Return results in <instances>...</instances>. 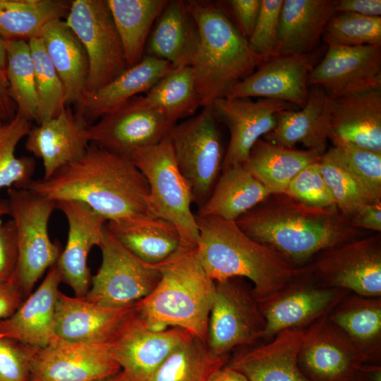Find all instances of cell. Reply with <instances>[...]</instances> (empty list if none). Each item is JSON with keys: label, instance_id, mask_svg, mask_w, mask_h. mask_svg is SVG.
Wrapping results in <instances>:
<instances>
[{"label": "cell", "instance_id": "obj_49", "mask_svg": "<svg viewBox=\"0 0 381 381\" xmlns=\"http://www.w3.org/2000/svg\"><path fill=\"white\" fill-rule=\"evenodd\" d=\"M224 7L229 8L228 12L232 16L231 22L241 35L248 41L250 37L259 15L261 0H230L217 1Z\"/></svg>", "mask_w": 381, "mask_h": 381}, {"label": "cell", "instance_id": "obj_21", "mask_svg": "<svg viewBox=\"0 0 381 381\" xmlns=\"http://www.w3.org/2000/svg\"><path fill=\"white\" fill-rule=\"evenodd\" d=\"M56 208L66 216L68 224L67 242L56 263L61 282L84 298L91 284L87 257L95 246H100L107 220L86 204L74 200L56 202Z\"/></svg>", "mask_w": 381, "mask_h": 381}, {"label": "cell", "instance_id": "obj_55", "mask_svg": "<svg viewBox=\"0 0 381 381\" xmlns=\"http://www.w3.org/2000/svg\"><path fill=\"white\" fill-rule=\"evenodd\" d=\"M207 381H248V380L238 371L225 365L213 372Z\"/></svg>", "mask_w": 381, "mask_h": 381}, {"label": "cell", "instance_id": "obj_52", "mask_svg": "<svg viewBox=\"0 0 381 381\" xmlns=\"http://www.w3.org/2000/svg\"><path fill=\"white\" fill-rule=\"evenodd\" d=\"M25 298L20 289L13 282H0V319L12 315Z\"/></svg>", "mask_w": 381, "mask_h": 381}, {"label": "cell", "instance_id": "obj_34", "mask_svg": "<svg viewBox=\"0 0 381 381\" xmlns=\"http://www.w3.org/2000/svg\"><path fill=\"white\" fill-rule=\"evenodd\" d=\"M320 158L315 150L286 147L260 138L242 165L271 194H286L294 177Z\"/></svg>", "mask_w": 381, "mask_h": 381}, {"label": "cell", "instance_id": "obj_18", "mask_svg": "<svg viewBox=\"0 0 381 381\" xmlns=\"http://www.w3.org/2000/svg\"><path fill=\"white\" fill-rule=\"evenodd\" d=\"M315 54L277 55L265 60L250 75L232 87L224 97H262L303 108L309 93L308 80Z\"/></svg>", "mask_w": 381, "mask_h": 381}, {"label": "cell", "instance_id": "obj_22", "mask_svg": "<svg viewBox=\"0 0 381 381\" xmlns=\"http://www.w3.org/2000/svg\"><path fill=\"white\" fill-rule=\"evenodd\" d=\"M328 139L381 152V86L330 98Z\"/></svg>", "mask_w": 381, "mask_h": 381}, {"label": "cell", "instance_id": "obj_23", "mask_svg": "<svg viewBox=\"0 0 381 381\" xmlns=\"http://www.w3.org/2000/svg\"><path fill=\"white\" fill-rule=\"evenodd\" d=\"M317 321L307 327L283 330L267 344L236 356L227 365L248 381H311L301 372L298 356Z\"/></svg>", "mask_w": 381, "mask_h": 381}, {"label": "cell", "instance_id": "obj_24", "mask_svg": "<svg viewBox=\"0 0 381 381\" xmlns=\"http://www.w3.org/2000/svg\"><path fill=\"white\" fill-rule=\"evenodd\" d=\"M60 273L54 265L38 288L24 300L10 317L0 319V338L14 339L24 344L43 348L54 341L55 311Z\"/></svg>", "mask_w": 381, "mask_h": 381}, {"label": "cell", "instance_id": "obj_53", "mask_svg": "<svg viewBox=\"0 0 381 381\" xmlns=\"http://www.w3.org/2000/svg\"><path fill=\"white\" fill-rule=\"evenodd\" d=\"M335 13H353L366 16H381L380 0H336L333 1Z\"/></svg>", "mask_w": 381, "mask_h": 381}, {"label": "cell", "instance_id": "obj_13", "mask_svg": "<svg viewBox=\"0 0 381 381\" xmlns=\"http://www.w3.org/2000/svg\"><path fill=\"white\" fill-rule=\"evenodd\" d=\"M193 337L179 327L153 330L134 308L108 344L131 381H150L169 355Z\"/></svg>", "mask_w": 381, "mask_h": 381}, {"label": "cell", "instance_id": "obj_19", "mask_svg": "<svg viewBox=\"0 0 381 381\" xmlns=\"http://www.w3.org/2000/svg\"><path fill=\"white\" fill-rule=\"evenodd\" d=\"M212 107L217 119L227 126L230 133L222 169L242 164L254 144L274 128L277 114L296 107L277 99L226 97L215 99Z\"/></svg>", "mask_w": 381, "mask_h": 381}, {"label": "cell", "instance_id": "obj_37", "mask_svg": "<svg viewBox=\"0 0 381 381\" xmlns=\"http://www.w3.org/2000/svg\"><path fill=\"white\" fill-rule=\"evenodd\" d=\"M71 1L0 0V37L6 42L38 37L49 23L65 20Z\"/></svg>", "mask_w": 381, "mask_h": 381}, {"label": "cell", "instance_id": "obj_57", "mask_svg": "<svg viewBox=\"0 0 381 381\" xmlns=\"http://www.w3.org/2000/svg\"><path fill=\"white\" fill-rule=\"evenodd\" d=\"M6 67V42L0 37V69L5 71Z\"/></svg>", "mask_w": 381, "mask_h": 381}, {"label": "cell", "instance_id": "obj_41", "mask_svg": "<svg viewBox=\"0 0 381 381\" xmlns=\"http://www.w3.org/2000/svg\"><path fill=\"white\" fill-rule=\"evenodd\" d=\"M31 123L16 114L10 120L0 119V190L26 189L32 181L35 159L16 155V147L31 129Z\"/></svg>", "mask_w": 381, "mask_h": 381}, {"label": "cell", "instance_id": "obj_10", "mask_svg": "<svg viewBox=\"0 0 381 381\" xmlns=\"http://www.w3.org/2000/svg\"><path fill=\"white\" fill-rule=\"evenodd\" d=\"M99 248L102 264L91 279L85 300L109 308L127 307L146 297L156 287L161 278L158 265L137 258L106 226Z\"/></svg>", "mask_w": 381, "mask_h": 381}, {"label": "cell", "instance_id": "obj_11", "mask_svg": "<svg viewBox=\"0 0 381 381\" xmlns=\"http://www.w3.org/2000/svg\"><path fill=\"white\" fill-rule=\"evenodd\" d=\"M241 279L215 282L206 344L216 356L263 337L265 320L260 303Z\"/></svg>", "mask_w": 381, "mask_h": 381}, {"label": "cell", "instance_id": "obj_3", "mask_svg": "<svg viewBox=\"0 0 381 381\" xmlns=\"http://www.w3.org/2000/svg\"><path fill=\"white\" fill-rule=\"evenodd\" d=\"M198 258L214 282L246 278L262 303L307 274L309 266L297 267L272 249L246 234L235 221L198 217Z\"/></svg>", "mask_w": 381, "mask_h": 381}, {"label": "cell", "instance_id": "obj_27", "mask_svg": "<svg viewBox=\"0 0 381 381\" xmlns=\"http://www.w3.org/2000/svg\"><path fill=\"white\" fill-rule=\"evenodd\" d=\"M174 67L168 61L145 55L137 64L128 68L96 91L84 94L75 104V114L87 126L121 107L140 93L148 92Z\"/></svg>", "mask_w": 381, "mask_h": 381}, {"label": "cell", "instance_id": "obj_6", "mask_svg": "<svg viewBox=\"0 0 381 381\" xmlns=\"http://www.w3.org/2000/svg\"><path fill=\"white\" fill-rule=\"evenodd\" d=\"M130 159L148 183L152 214L176 228L183 248H195L198 228L191 210L192 195L178 167L170 133L157 144L136 152Z\"/></svg>", "mask_w": 381, "mask_h": 381}, {"label": "cell", "instance_id": "obj_5", "mask_svg": "<svg viewBox=\"0 0 381 381\" xmlns=\"http://www.w3.org/2000/svg\"><path fill=\"white\" fill-rule=\"evenodd\" d=\"M199 32L190 64L201 107L224 97L265 60L250 48L217 3L186 1Z\"/></svg>", "mask_w": 381, "mask_h": 381}, {"label": "cell", "instance_id": "obj_9", "mask_svg": "<svg viewBox=\"0 0 381 381\" xmlns=\"http://www.w3.org/2000/svg\"><path fill=\"white\" fill-rule=\"evenodd\" d=\"M83 45L89 62L85 93L107 85L128 68L107 0H73L64 20Z\"/></svg>", "mask_w": 381, "mask_h": 381}, {"label": "cell", "instance_id": "obj_44", "mask_svg": "<svg viewBox=\"0 0 381 381\" xmlns=\"http://www.w3.org/2000/svg\"><path fill=\"white\" fill-rule=\"evenodd\" d=\"M325 42L345 46H381V16L334 13L328 21Z\"/></svg>", "mask_w": 381, "mask_h": 381}, {"label": "cell", "instance_id": "obj_45", "mask_svg": "<svg viewBox=\"0 0 381 381\" xmlns=\"http://www.w3.org/2000/svg\"><path fill=\"white\" fill-rule=\"evenodd\" d=\"M336 157L375 202H381V152L345 145L332 147Z\"/></svg>", "mask_w": 381, "mask_h": 381}, {"label": "cell", "instance_id": "obj_28", "mask_svg": "<svg viewBox=\"0 0 381 381\" xmlns=\"http://www.w3.org/2000/svg\"><path fill=\"white\" fill-rule=\"evenodd\" d=\"M329 103L330 97L322 88L310 86L304 107L278 112L274 128L262 138L290 148L302 143L322 155L328 139Z\"/></svg>", "mask_w": 381, "mask_h": 381}, {"label": "cell", "instance_id": "obj_60", "mask_svg": "<svg viewBox=\"0 0 381 381\" xmlns=\"http://www.w3.org/2000/svg\"><path fill=\"white\" fill-rule=\"evenodd\" d=\"M0 119H1V120H2V119H1V114H0Z\"/></svg>", "mask_w": 381, "mask_h": 381}, {"label": "cell", "instance_id": "obj_51", "mask_svg": "<svg viewBox=\"0 0 381 381\" xmlns=\"http://www.w3.org/2000/svg\"><path fill=\"white\" fill-rule=\"evenodd\" d=\"M350 224L358 229L381 231V202L362 205L349 219Z\"/></svg>", "mask_w": 381, "mask_h": 381}, {"label": "cell", "instance_id": "obj_56", "mask_svg": "<svg viewBox=\"0 0 381 381\" xmlns=\"http://www.w3.org/2000/svg\"><path fill=\"white\" fill-rule=\"evenodd\" d=\"M355 381H381V367L378 363H364L358 369Z\"/></svg>", "mask_w": 381, "mask_h": 381}, {"label": "cell", "instance_id": "obj_48", "mask_svg": "<svg viewBox=\"0 0 381 381\" xmlns=\"http://www.w3.org/2000/svg\"><path fill=\"white\" fill-rule=\"evenodd\" d=\"M37 349L0 338V381H29L31 361Z\"/></svg>", "mask_w": 381, "mask_h": 381}, {"label": "cell", "instance_id": "obj_54", "mask_svg": "<svg viewBox=\"0 0 381 381\" xmlns=\"http://www.w3.org/2000/svg\"><path fill=\"white\" fill-rule=\"evenodd\" d=\"M16 113V107L9 96L6 72L0 69V114L2 120L13 119Z\"/></svg>", "mask_w": 381, "mask_h": 381}, {"label": "cell", "instance_id": "obj_40", "mask_svg": "<svg viewBox=\"0 0 381 381\" xmlns=\"http://www.w3.org/2000/svg\"><path fill=\"white\" fill-rule=\"evenodd\" d=\"M6 76L8 94L16 107V114L37 123L38 100L35 68L28 42H6Z\"/></svg>", "mask_w": 381, "mask_h": 381}, {"label": "cell", "instance_id": "obj_35", "mask_svg": "<svg viewBox=\"0 0 381 381\" xmlns=\"http://www.w3.org/2000/svg\"><path fill=\"white\" fill-rule=\"evenodd\" d=\"M270 195L242 164L229 166L222 169L209 198L195 215L236 221Z\"/></svg>", "mask_w": 381, "mask_h": 381}, {"label": "cell", "instance_id": "obj_42", "mask_svg": "<svg viewBox=\"0 0 381 381\" xmlns=\"http://www.w3.org/2000/svg\"><path fill=\"white\" fill-rule=\"evenodd\" d=\"M34 63L38 100L37 124L49 120L66 107L64 85L44 49L42 40L28 41Z\"/></svg>", "mask_w": 381, "mask_h": 381}, {"label": "cell", "instance_id": "obj_59", "mask_svg": "<svg viewBox=\"0 0 381 381\" xmlns=\"http://www.w3.org/2000/svg\"><path fill=\"white\" fill-rule=\"evenodd\" d=\"M9 214V206L7 200L0 199V217Z\"/></svg>", "mask_w": 381, "mask_h": 381}, {"label": "cell", "instance_id": "obj_33", "mask_svg": "<svg viewBox=\"0 0 381 381\" xmlns=\"http://www.w3.org/2000/svg\"><path fill=\"white\" fill-rule=\"evenodd\" d=\"M327 321L365 356L378 363L381 356V297L349 294L330 311Z\"/></svg>", "mask_w": 381, "mask_h": 381}, {"label": "cell", "instance_id": "obj_29", "mask_svg": "<svg viewBox=\"0 0 381 381\" xmlns=\"http://www.w3.org/2000/svg\"><path fill=\"white\" fill-rule=\"evenodd\" d=\"M198 44V27L186 1H169L150 32L145 55L165 60L174 68L190 66Z\"/></svg>", "mask_w": 381, "mask_h": 381}, {"label": "cell", "instance_id": "obj_25", "mask_svg": "<svg viewBox=\"0 0 381 381\" xmlns=\"http://www.w3.org/2000/svg\"><path fill=\"white\" fill-rule=\"evenodd\" d=\"M87 125L66 106L56 116L32 127L26 135L25 149L43 162V179L80 158L89 142Z\"/></svg>", "mask_w": 381, "mask_h": 381}, {"label": "cell", "instance_id": "obj_20", "mask_svg": "<svg viewBox=\"0 0 381 381\" xmlns=\"http://www.w3.org/2000/svg\"><path fill=\"white\" fill-rule=\"evenodd\" d=\"M326 315L303 344L298 356L301 372L311 381H355L358 369L368 361L363 352Z\"/></svg>", "mask_w": 381, "mask_h": 381}, {"label": "cell", "instance_id": "obj_39", "mask_svg": "<svg viewBox=\"0 0 381 381\" xmlns=\"http://www.w3.org/2000/svg\"><path fill=\"white\" fill-rule=\"evenodd\" d=\"M227 360L226 355L213 354L206 344L193 337L169 355L150 381H207Z\"/></svg>", "mask_w": 381, "mask_h": 381}, {"label": "cell", "instance_id": "obj_32", "mask_svg": "<svg viewBox=\"0 0 381 381\" xmlns=\"http://www.w3.org/2000/svg\"><path fill=\"white\" fill-rule=\"evenodd\" d=\"M38 37L64 85L66 106L75 105L85 93L89 72L83 45L64 20L47 24Z\"/></svg>", "mask_w": 381, "mask_h": 381}, {"label": "cell", "instance_id": "obj_7", "mask_svg": "<svg viewBox=\"0 0 381 381\" xmlns=\"http://www.w3.org/2000/svg\"><path fill=\"white\" fill-rule=\"evenodd\" d=\"M7 193L18 247L17 264L11 281L26 298L44 272L56 265L61 253L48 231L56 202L28 189L11 188Z\"/></svg>", "mask_w": 381, "mask_h": 381}, {"label": "cell", "instance_id": "obj_30", "mask_svg": "<svg viewBox=\"0 0 381 381\" xmlns=\"http://www.w3.org/2000/svg\"><path fill=\"white\" fill-rule=\"evenodd\" d=\"M105 226L122 246L148 264L162 263L183 248L176 228L158 217L108 221Z\"/></svg>", "mask_w": 381, "mask_h": 381}, {"label": "cell", "instance_id": "obj_46", "mask_svg": "<svg viewBox=\"0 0 381 381\" xmlns=\"http://www.w3.org/2000/svg\"><path fill=\"white\" fill-rule=\"evenodd\" d=\"M286 194L310 207H337L332 192L322 174L320 161L302 169L289 183Z\"/></svg>", "mask_w": 381, "mask_h": 381}, {"label": "cell", "instance_id": "obj_17", "mask_svg": "<svg viewBox=\"0 0 381 381\" xmlns=\"http://www.w3.org/2000/svg\"><path fill=\"white\" fill-rule=\"evenodd\" d=\"M309 272L310 269L272 298L259 303L265 320L262 338L270 340L283 330L310 325L329 314L350 293L307 283L305 278Z\"/></svg>", "mask_w": 381, "mask_h": 381}, {"label": "cell", "instance_id": "obj_2", "mask_svg": "<svg viewBox=\"0 0 381 381\" xmlns=\"http://www.w3.org/2000/svg\"><path fill=\"white\" fill-rule=\"evenodd\" d=\"M235 222L252 239L295 266L329 248L366 236L351 226L337 207H310L286 194H271Z\"/></svg>", "mask_w": 381, "mask_h": 381}, {"label": "cell", "instance_id": "obj_1", "mask_svg": "<svg viewBox=\"0 0 381 381\" xmlns=\"http://www.w3.org/2000/svg\"><path fill=\"white\" fill-rule=\"evenodd\" d=\"M26 189L55 202H82L107 222L155 217L148 183L133 162L90 143L80 158Z\"/></svg>", "mask_w": 381, "mask_h": 381}, {"label": "cell", "instance_id": "obj_43", "mask_svg": "<svg viewBox=\"0 0 381 381\" xmlns=\"http://www.w3.org/2000/svg\"><path fill=\"white\" fill-rule=\"evenodd\" d=\"M320 166L335 205L347 221L362 205L375 203L340 163L332 148L321 155Z\"/></svg>", "mask_w": 381, "mask_h": 381}, {"label": "cell", "instance_id": "obj_15", "mask_svg": "<svg viewBox=\"0 0 381 381\" xmlns=\"http://www.w3.org/2000/svg\"><path fill=\"white\" fill-rule=\"evenodd\" d=\"M121 370L108 343L75 342L57 337L36 351L29 381H97Z\"/></svg>", "mask_w": 381, "mask_h": 381}, {"label": "cell", "instance_id": "obj_31", "mask_svg": "<svg viewBox=\"0 0 381 381\" xmlns=\"http://www.w3.org/2000/svg\"><path fill=\"white\" fill-rule=\"evenodd\" d=\"M334 13L332 0H284L274 56L311 53Z\"/></svg>", "mask_w": 381, "mask_h": 381}, {"label": "cell", "instance_id": "obj_26", "mask_svg": "<svg viewBox=\"0 0 381 381\" xmlns=\"http://www.w3.org/2000/svg\"><path fill=\"white\" fill-rule=\"evenodd\" d=\"M134 305L109 308L59 291L55 311L56 337L75 342L109 343Z\"/></svg>", "mask_w": 381, "mask_h": 381}, {"label": "cell", "instance_id": "obj_16", "mask_svg": "<svg viewBox=\"0 0 381 381\" xmlns=\"http://www.w3.org/2000/svg\"><path fill=\"white\" fill-rule=\"evenodd\" d=\"M326 43L327 51L314 66L309 87H320L330 98H334L381 86V46Z\"/></svg>", "mask_w": 381, "mask_h": 381}, {"label": "cell", "instance_id": "obj_47", "mask_svg": "<svg viewBox=\"0 0 381 381\" xmlns=\"http://www.w3.org/2000/svg\"><path fill=\"white\" fill-rule=\"evenodd\" d=\"M284 0H261L259 15L248 44L265 60L274 56Z\"/></svg>", "mask_w": 381, "mask_h": 381}, {"label": "cell", "instance_id": "obj_4", "mask_svg": "<svg viewBox=\"0 0 381 381\" xmlns=\"http://www.w3.org/2000/svg\"><path fill=\"white\" fill-rule=\"evenodd\" d=\"M161 278L153 291L134 305L153 330L179 327L206 344L215 282L201 265L195 248H181L157 264Z\"/></svg>", "mask_w": 381, "mask_h": 381}, {"label": "cell", "instance_id": "obj_58", "mask_svg": "<svg viewBox=\"0 0 381 381\" xmlns=\"http://www.w3.org/2000/svg\"><path fill=\"white\" fill-rule=\"evenodd\" d=\"M97 381H131L126 373L121 370L117 374Z\"/></svg>", "mask_w": 381, "mask_h": 381}, {"label": "cell", "instance_id": "obj_36", "mask_svg": "<svg viewBox=\"0 0 381 381\" xmlns=\"http://www.w3.org/2000/svg\"><path fill=\"white\" fill-rule=\"evenodd\" d=\"M169 1L107 0L128 68L145 56L151 30Z\"/></svg>", "mask_w": 381, "mask_h": 381}, {"label": "cell", "instance_id": "obj_38", "mask_svg": "<svg viewBox=\"0 0 381 381\" xmlns=\"http://www.w3.org/2000/svg\"><path fill=\"white\" fill-rule=\"evenodd\" d=\"M134 99L140 106L158 111L175 123L195 115L201 107L190 66L174 68L144 96Z\"/></svg>", "mask_w": 381, "mask_h": 381}, {"label": "cell", "instance_id": "obj_12", "mask_svg": "<svg viewBox=\"0 0 381 381\" xmlns=\"http://www.w3.org/2000/svg\"><path fill=\"white\" fill-rule=\"evenodd\" d=\"M309 268L320 286L381 297L380 235H366L324 250Z\"/></svg>", "mask_w": 381, "mask_h": 381}, {"label": "cell", "instance_id": "obj_50", "mask_svg": "<svg viewBox=\"0 0 381 381\" xmlns=\"http://www.w3.org/2000/svg\"><path fill=\"white\" fill-rule=\"evenodd\" d=\"M0 217V282L11 280L17 264L18 247L16 229L12 219L3 222Z\"/></svg>", "mask_w": 381, "mask_h": 381}, {"label": "cell", "instance_id": "obj_14", "mask_svg": "<svg viewBox=\"0 0 381 381\" xmlns=\"http://www.w3.org/2000/svg\"><path fill=\"white\" fill-rule=\"evenodd\" d=\"M175 123L158 111L140 106L134 97L102 116L85 129L89 143L130 159L159 143Z\"/></svg>", "mask_w": 381, "mask_h": 381}, {"label": "cell", "instance_id": "obj_8", "mask_svg": "<svg viewBox=\"0 0 381 381\" xmlns=\"http://www.w3.org/2000/svg\"><path fill=\"white\" fill-rule=\"evenodd\" d=\"M202 108L199 114L176 123L170 132L178 167L198 208L209 198L224 157L212 104Z\"/></svg>", "mask_w": 381, "mask_h": 381}]
</instances>
